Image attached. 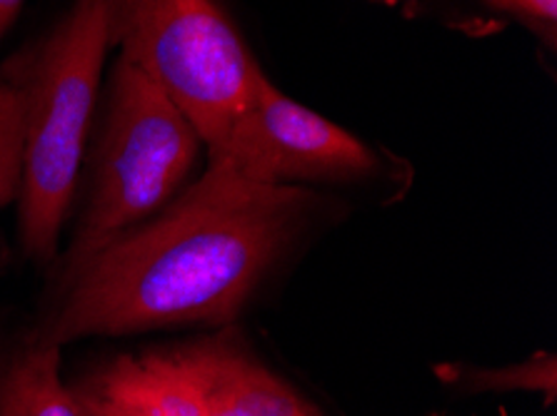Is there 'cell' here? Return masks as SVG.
<instances>
[{
	"label": "cell",
	"mask_w": 557,
	"mask_h": 416,
	"mask_svg": "<svg viewBox=\"0 0 557 416\" xmlns=\"http://www.w3.org/2000/svg\"><path fill=\"white\" fill-rule=\"evenodd\" d=\"M441 377L450 381L466 379V385L475 392H537L547 394V402H555V354L547 352L505 369L441 367Z\"/></svg>",
	"instance_id": "obj_9"
},
{
	"label": "cell",
	"mask_w": 557,
	"mask_h": 416,
	"mask_svg": "<svg viewBox=\"0 0 557 416\" xmlns=\"http://www.w3.org/2000/svg\"><path fill=\"white\" fill-rule=\"evenodd\" d=\"M111 48L160 85L210 152L263 67L221 0H106Z\"/></svg>",
	"instance_id": "obj_4"
},
{
	"label": "cell",
	"mask_w": 557,
	"mask_h": 416,
	"mask_svg": "<svg viewBox=\"0 0 557 416\" xmlns=\"http://www.w3.org/2000/svg\"><path fill=\"white\" fill-rule=\"evenodd\" d=\"M208 160L263 185L356 182L380 173V160L366 142L283 96L265 73Z\"/></svg>",
	"instance_id": "obj_5"
},
{
	"label": "cell",
	"mask_w": 557,
	"mask_h": 416,
	"mask_svg": "<svg viewBox=\"0 0 557 416\" xmlns=\"http://www.w3.org/2000/svg\"><path fill=\"white\" fill-rule=\"evenodd\" d=\"M67 387L81 416H210L175 344L113 354Z\"/></svg>",
	"instance_id": "obj_6"
},
{
	"label": "cell",
	"mask_w": 557,
	"mask_h": 416,
	"mask_svg": "<svg viewBox=\"0 0 557 416\" xmlns=\"http://www.w3.org/2000/svg\"><path fill=\"white\" fill-rule=\"evenodd\" d=\"M63 346L38 339L0 369V416H81L61 377Z\"/></svg>",
	"instance_id": "obj_8"
},
{
	"label": "cell",
	"mask_w": 557,
	"mask_h": 416,
	"mask_svg": "<svg viewBox=\"0 0 557 416\" xmlns=\"http://www.w3.org/2000/svg\"><path fill=\"white\" fill-rule=\"evenodd\" d=\"M493 11L525 23L530 30L555 48L557 38V0H485Z\"/></svg>",
	"instance_id": "obj_11"
},
{
	"label": "cell",
	"mask_w": 557,
	"mask_h": 416,
	"mask_svg": "<svg viewBox=\"0 0 557 416\" xmlns=\"http://www.w3.org/2000/svg\"><path fill=\"white\" fill-rule=\"evenodd\" d=\"M23 0H0V38L11 30V25L18 18Z\"/></svg>",
	"instance_id": "obj_12"
},
{
	"label": "cell",
	"mask_w": 557,
	"mask_h": 416,
	"mask_svg": "<svg viewBox=\"0 0 557 416\" xmlns=\"http://www.w3.org/2000/svg\"><path fill=\"white\" fill-rule=\"evenodd\" d=\"M200 135L146 73L117 61L92 155L88 212L67 254V269L146 223L175 198L198 160Z\"/></svg>",
	"instance_id": "obj_3"
},
{
	"label": "cell",
	"mask_w": 557,
	"mask_h": 416,
	"mask_svg": "<svg viewBox=\"0 0 557 416\" xmlns=\"http://www.w3.org/2000/svg\"><path fill=\"white\" fill-rule=\"evenodd\" d=\"M23 105L11 80L0 75V207L18 198L23 185Z\"/></svg>",
	"instance_id": "obj_10"
},
{
	"label": "cell",
	"mask_w": 557,
	"mask_h": 416,
	"mask_svg": "<svg viewBox=\"0 0 557 416\" xmlns=\"http://www.w3.org/2000/svg\"><path fill=\"white\" fill-rule=\"evenodd\" d=\"M323 200L298 185H263L221 165L86 262L38 339L65 346L160 327L223 325L298 240Z\"/></svg>",
	"instance_id": "obj_1"
},
{
	"label": "cell",
	"mask_w": 557,
	"mask_h": 416,
	"mask_svg": "<svg viewBox=\"0 0 557 416\" xmlns=\"http://www.w3.org/2000/svg\"><path fill=\"white\" fill-rule=\"evenodd\" d=\"M108 50L111 21L106 0H75L36 48L0 67L23 105L18 229L23 252L36 262L55 257L61 227L78 190Z\"/></svg>",
	"instance_id": "obj_2"
},
{
	"label": "cell",
	"mask_w": 557,
	"mask_h": 416,
	"mask_svg": "<svg viewBox=\"0 0 557 416\" xmlns=\"http://www.w3.org/2000/svg\"><path fill=\"white\" fill-rule=\"evenodd\" d=\"M175 346L210 416H325L231 335Z\"/></svg>",
	"instance_id": "obj_7"
}]
</instances>
